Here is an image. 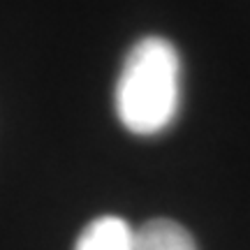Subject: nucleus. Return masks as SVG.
<instances>
[{"instance_id":"nucleus-1","label":"nucleus","mask_w":250,"mask_h":250,"mask_svg":"<svg viewBox=\"0 0 250 250\" xmlns=\"http://www.w3.org/2000/svg\"><path fill=\"white\" fill-rule=\"evenodd\" d=\"M116 114L125 130L151 137L167 130L181 102V58L165 37H144L127 51L116 81Z\"/></svg>"},{"instance_id":"nucleus-2","label":"nucleus","mask_w":250,"mask_h":250,"mask_svg":"<svg viewBox=\"0 0 250 250\" xmlns=\"http://www.w3.org/2000/svg\"><path fill=\"white\" fill-rule=\"evenodd\" d=\"M132 250H197V246L183 225L153 218L132 234Z\"/></svg>"},{"instance_id":"nucleus-3","label":"nucleus","mask_w":250,"mask_h":250,"mask_svg":"<svg viewBox=\"0 0 250 250\" xmlns=\"http://www.w3.org/2000/svg\"><path fill=\"white\" fill-rule=\"evenodd\" d=\"M132 229L118 215H102L86 225L74 250H132Z\"/></svg>"}]
</instances>
